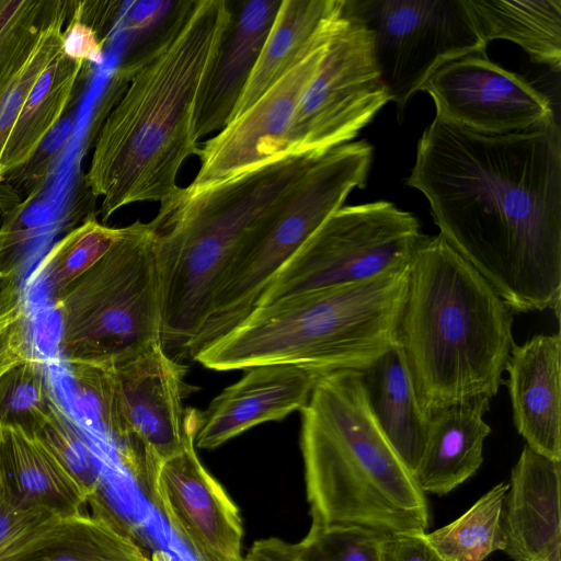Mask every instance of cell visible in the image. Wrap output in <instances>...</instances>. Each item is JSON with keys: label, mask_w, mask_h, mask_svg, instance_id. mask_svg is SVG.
Instances as JSON below:
<instances>
[{"label": "cell", "mask_w": 561, "mask_h": 561, "mask_svg": "<svg viewBox=\"0 0 561 561\" xmlns=\"http://www.w3.org/2000/svg\"><path fill=\"white\" fill-rule=\"evenodd\" d=\"M510 483H500L454 522L430 533L427 542L446 561H483L505 550L503 504Z\"/></svg>", "instance_id": "obj_27"}, {"label": "cell", "mask_w": 561, "mask_h": 561, "mask_svg": "<svg viewBox=\"0 0 561 561\" xmlns=\"http://www.w3.org/2000/svg\"><path fill=\"white\" fill-rule=\"evenodd\" d=\"M280 4L279 0L241 1L237 7L231 2L229 26L195 104L193 134L197 141L229 123Z\"/></svg>", "instance_id": "obj_19"}, {"label": "cell", "mask_w": 561, "mask_h": 561, "mask_svg": "<svg viewBox=\"0 0 561 561\" xmlns=\"http://www.w3.org/2000/svg\"><path fill=\"white\" fill-rule=\"evenodd\" d=\"M33 435L48 448L78 483L88 502H94L99 495L101 476L93 454L57 402L49 420Z\"/></svg>", "instance_id": "obj_30"}, {"label": "cell", "mask_w": 561, "mask_h": 561, "mask_svg": "<svg viewBox=\"0 0 561 561\" xmlns=\"http://www.w3.org/2000/svg\"><path fill=\"white\" fill-rule=\"evenodd\" d=\"M55 516L53 513L20 506L0 480V551L22 533Z\"/></svg>", "instance_id": "obj_35"}, {"label": "cell", "mask_w": 561, "mask_h": 561, "mask_svg": "<svg viewBox=\"0 0 561 561\" xmlns=\"http://www.w3.org/2000/svg\"><path fill=\"white\" fill-rule=\"evenodd\" d=\"M73 129L75 114L71 110L47 134L32 160L12 178L28 193L24 202L30 204L45 186L53 167L68 146Z\"/></svg>", "instance_id": "obj_33"}, {"label": "cell", "mask_w": 561, "mask_h": 561, "mask_svg": "<svg viewBox=\"0 0 561 561\" xmlns=\"http://www.w3.org/2000/svg\"><path fill=\"white\" fill-rule=\"evenodd\" d=\"M0 480L22 507L54 515L84 511L88 497L48 448L33 434L0 428Z\"/></svg>", "instance_id": "obj_24"}, {"label": "cell", "mask_w": 561, "mask_h": 561, "mask_svg": "<svg viewBox=\"0 0 561 561\" xmlns=\"http://www.w3.org/2000/svg\"><path fill=\"white\" fill-rule=\"evenodd\" d=\"M70 366L76 385L121 442L122 462L149 497L162 462L196 433L197 411L183 407L184 366L161 343L110 365Z\"/></svg>", "instance_id": "obj_9"}, {"label": "cell", "mask_w": 561, "mask_h": 561, "mask_svg": "<svg viewBox=\"0 0 561 561\" xmlns=\"http://www.w3.org/2000/svg\"><path fill=\"white\" fill-rule=\"evenodd\" d=\"M560 476L561 461L525 445L503 504L504 551L513 561H561Z\"/></svg>", "instance_id": "obj_18"}, {"label": "cell", "mask_w": 561, "mask_h": 561, "mask_svg": "<svg viewBox=\"0 0 561 561\" xmlns=\"http://www.w3.org/2000/svg\"><path fill=\"white\" fill-rule=\"evenodd\" d=\"M105 41L85 18L81 2L73 1L68 24L64 30V51L75 60L101 65Z\"/></svg>", "instance_id": "obj_34"}, {"label": "cell", "mask_w": 561, "mask_h": 561, "mask_svg": "<svg viewBox=\"0 0 561 561\" xmlns=\"http://www.w3.org/2000/svg\"><path fill=\"white\" fill-rule=\"evenodd\" d=\"M409 263L362 282L259 306L192 359L218 371L267 364L318 375L363 371L396 344Z\"/></svg>", "instance_id": "obj_6"}, {"label": "cell", "mask_w": 561, "mask_h": 561, "mask_svg": "<svg viewBox=\"0 0 561 561\" xmlns=\"http://www.w3.org/2000/svg\"><path fill=\"white\" fill-rule=\"evenodd\" d=\"M44 370L30 357L0 377V428L37 433L56 404Z\"/></svg>", "instance_id": "obj_29"}, {"label": "cell", "mask_w": 561, "mask_h": 561, "mask_svg": "<svg viewBox=\"0 0 561 561\" xmlns=\"http://www.w3.org/2000/svg\"><path fill=\"white\" fill-rule=\"evenodd\" d=\"M362 373L371 414L386 439L414 476L427 437L430 417L416 398L397 343Z\"/></svg>", "instance_id": "obj_25"}, {"label": "cell", "mask_w": 561, "mask_h": 561, "mask_svg": "<svg viewBox=\"0 0 561 561\" xmlns=\"http://www.w3.org/2000/svg\"><path fill=\"white\" fill-rule=\"evenodd\" d=\"M320 152L286 154L197 194L183 187L149 221L157 236L161 343L186 355L240 250L282 206Z\"/></svg>", "instance_id": "obj_5"}, {"label": "cell", "mask_w": 561, "mask_h": 561, "mask_svg": "<svg viewBox=\"0 0 561 561\" xmlns=\"http://www.w3.org/2000/svg\"><path fill=\"white\" fill-rule=\"evenodd\" d=\"M423 237L416 217L392 203L342 206L276 273L256 307L407 264Z\"/></svg>", "instance_id": "obj_10"}, {"label": "cell", "mask_w": 561, "mask_h": 561, "mask_svg": "<svg viewBox=\"0 0 561 561\" xmlns=\"http://www.w3.org/2000/svg\"><path fill=\"white\" fill-rule=\"evenodd\" d=\"M380 561H446L427 542L424 533H400L383 536Z\"/></svg>", "instance_id": "obj_36"}, {"label": "cell", "mask_w": 561, "mask_h": 561, "mask_svg": "<svg viewBox=\"0 0 561 561\" xmlns=\"http://www.w3.org/2000/svg\"><path fill=\"white\" fill-rule=\"evenodd\" d=\"M194 438L162 462L148 500L197 561H243L239 510L198 459Z\"/></svg>", "instance_id": "obj_15"}, {"label": "cell", "mask_w": 561, "mask_h": 561, "mask_svg": "<svg viewBox=\"0 0 561 561\" xmlns=\"http://www.w3.org/2000/svg\"><path fill=\"white\" fill-rule=\"evenodd\" d=\"M407 185L439 234L513 309H552L561 294V134L557 121L484 134L438 116L422 134Z\"/></svg>", "instance_id": "obj_1"}, {"label": "cell", "mask_w": 561, "mask_h": 561, "mask_svg": "<svg viewBox=\"0 0 561 561\" xmlns=\"http://www.w3.org/2000/svg\"><path fill=\"white\" fill-rule=\"evenodd\" d=\"M318 377L311 370L289 364L247 368L205 411L197 412L195 447L215 449L256 425L301 411Z\"/></svg>", "instance_id": "obj_17"}, {"label": "cell", "mask_w": 561, "mask_h": 561, "mask_svg": "<svg viewBox=\"0 0 561 561\" xmlns=\"http://www.w3.org/2000/svg\"><path fill=\"white\" fill-rule=\"evenodd\" d=\"M483 39L519 45L534 62L561 67V0H465Z\"/></svg>", "instance_id": "obj_26"}, {"label": "cell", "mask_w": 561, "mask_h": 561, "mask_svg": "<svg viewBox=\"0 0 561 561\" xmlns=\"http://www.w3.org/2000/svg\"><path fill=\"white\" fill-rule=\"evenodd\" d=\"M243 561H304L289 543L280 538L270 537L254 541Z\"/></svg>", "instance_id": "obj_38"}, {"label": "cell", "mask_w": 561, "mask_h": 561, "mask_svg": "<svg viewBox=\"0 0 561 561\" xmlns=\"http://www.w3.org/2000/svg\"><path fill=\"white\" fill-rule=\"evenodd\" d=\"M382 538L360 527L311 525L294 546L304 561H380Z\"/></svg>", "instance_id": "obj_31"}, {"label": "cell", "mask_w": 561, "mask_h": 561, "mask_svg": "<svg viewBox=\"0 0 561 561\" xmlns=\"http://www.w3.org/2000/svg\"><path fill=\"white\" fill-rule=\"evenodd\" d=\"M0 561H152L114 516L55 515L22 533Z\"/></svg>", "instance_id": "obj_21"}, {"label": "cell", "mask_w": 561, "mask_h": 561, "mask_svg": "<svg viewBox=\"0 0 561 561\" xmlns=\"http://www.w3.org/2000/svg\"><path fill=\"white\" fill-rule=\"evenodd\" d=\"M124 229L108 227L89 216L57 241L36 271L53 299L95 264L122 237Z\"/></svg>", "instance_id": "obj_28"}, {"label": "cell", "mask_w": 561, "mask_h": 561, "mask_svg": "<svg viewBox=\"0 0 561 561\" xmlns=\"http://www.w3.org/2000/svg\"><path fill=\"white\" fill-rule=\"evenodd\" d=\"M54 306L70 365H110L161 343L157 236L150 224L126 226L113 247L54 298Z\"/></svg>", "instance_id": "obj_7"}, {"label": "cell", "mask_w": 561, "mask_h": 561, "mask_svg": "<svg viewBox=\"0 0 561 561\" xmlns=\"http://www.w3.org/2000/svg\"><path fill=\"white\" fill-rule=\"evenodd\" d=\"M20 204L15 191L7 184H0V257L8 255L21 241L13 229L14 217L12 213Z\"/></svg>", "instance_id": "obj_37"}, {"label": "cell", "mask_w": 561, "mask_h": 561, "mask_svg": "<svg viewBox=\"0 0 561 561\" xmlns=\"http://www.w3.org/2000/svg\"><path fill=\"white\" fill-rule=\"evenodd\" d=\"M490 399L448 407L430 420L426 442L414 478L425 492L445 495L472 477L483 462L491 433L483 416Z\"/></svg>", "instance_id": "obj_23"}, {"label": "cell", "mask_w": 561, "mask_h": 561, "mask_svg": "<svg viewBox=\"0 0 561 561\" xmlns=\"http://www.w3.org/2000/svg\"><path fill=\"white\" fill-rule=\"evenodd\" d=\"M151 560L152 561H172L171 557L167 552H163V551H154L151 554Z\"/></svg>", "instance_id": "obj_39"}, {"label": "cell", "mask_w": 561, "mask_h": 561, "mask_svg": "<svg viewBox=\"0 0 561 561\" xmlns=\"http://www.w3.org/2000/svg\"><path fill=\"white\" fill-rule=\"evenodd\" d=\"M231 20V1H176L157 32L114 69L93 112L84 184L106 221L121 208L163 203L198 154V92Z\"/></svg>", "instance_id": "obj_2"}, {"label": "cell", "mask_w": 561, "mask_h": 561, "mask_svg": "<svg viewBox=\"0 0 561 561\" xmlns=\"http://www.w3.org/2000/svg\"><path fill=\"white\" fill-rule=\"evenodd\" d=\"M300 412L311 525L425 533V494L377 425L360 371L319 375Z\"/></svg>", "instance_id": "obj_4"}, {"label": "cell", "mask_w": 561, "mask_h": 561, "mask_svg": "<svg viewBox=\"0 0 561 561\" xmlns=\"http://www.w3.org/2000/svg\"><path fill=\"white\" fill-rule=\"evenodd\" d=\"M513 322V309L440 234L421 239L396 343L426 416L497 393Z\"/></svg>", "instance_id": "obj_3"}, {"label": "cell", "mask_w": 561, "mask_h": 561, "mask_svg": "<svg viewBox=\"0 0 561 561\" xmlns=\"http://www.w3.org/2000/svg\"><path fill=\"white\" fill-rule=\"evenodd\" d=\"M561 337L538 334L514 344L506 365L517 432L538 454L561 461Z\"/></svg>", "instance_id": "obj_20"}, {"label": "cell", "mask_w": 561, "mask_h": 561, "mask_svg": "<svg viewBox=\"0 0 561 561\" xmlns=\"http://www.w3.org/2000/svg\"><path fill=\"white\" fill-rule=\"evenodd\" d=\"M329 41L199 148L201 167L191 184L183 187L186 194H197L286 156L288 131L300 95L316 73Z\"/></svg>", "instance_id": "obj_16"}, {"label": "cell", "mask_w": 561, "mask_h": 561, "mask_svg": "<svg viewBox=\"0 0 561 561\" xmlns=\"http://www.w3.org/2000/svg\"><path fill=\"white\" fill-rule=\"evenodd\" d=\"M373 37L376 62L398 115L446 64L485 54L465 0H346Z\"/></svg>", "instance_id": "obj_11"}, {"label": "cell", "mask_w": 561, "mask_h": 561, "mask_svg": "<svg viewBox=\"0 0 561 561\" xmlns=\"http://www.w3.org/2000/svg\"><path fill=\"white\" fill-rule=\"evenodd\" d=\"M344 4L345 0L282 1L229 123L244 114L296 65L330 39Z\"/></svg>", "instance_id": "obj_22"}, {"label": "cell", "mask_w": 561, "mask_h": 561, "mask_svg": "<svg viewBox=\"0 0 561 561\" xmlns=\"http://www.w3.org/2000/svg\"><path fill=\"white\" fill-rule=\"evenodd\" d=\"M70 1L0 0V183L34 157L45 136L30 96L64 51Z\"/></svg>", "instance_id": "obj_13"}, {"label": "cell", "mask_w": 561, "mask_h": 561, "mask_svg": "<svg viewBox=\"0 0 561 561\" xmlns=\"http://www.w3.org/2000/svg\"><path fill=\"white\" fill-rule=\"evenodd\" d=\"M25 325L19 266L8 254L0 257V377L30 358Z\"/></svg>", "instance_id": "obj_32"}, {"label": "cell", "mask_w": 561, "mask_h": 561, "mask_svg": "<svg viewBox=\"0 0 561 561\" xmlns=\"http://www.w3.org/2000/svg\"><path fill=\"white\" fill-rule=\"evenodd\" d=\"M390 101L369 30L347 7L302 91L286 154L322 152L354 139Z\"/></svg>", "instance_id": "obj_12"}, {"label": "cell", "mask_w": 561, "mask_h": 561, "mask_svg": "<svg viewBox=\"0 0 561 561\" xmlns=\"http://www.w3.org/2000/svg\"><path fill=\"white\" fill-rule=\"evenodd\" d=\"M436 116L484 134H507L556 119L549 99L522 76L471 54L439 68L422 87Z\"/></svg>", "instance_id": "obj_14"}, {"label": "cell", "mask_w": 561, "mask_h": 561, "mask_svg": "<svg viewBox=\"0 0 561 561\" xmlns=\"http://www.w3.org/2000/svg\"><path fill=\"white\" fill-rule=\"evenodd\" d=\"M367 141L343 144L317 154L279 209L240 250L222 276L207 316L191 343L197 352L239 324L276 273L339 208L366 186L373 161Z\"/></svg>", "instance_id": "obj_8"}]
</instances>
